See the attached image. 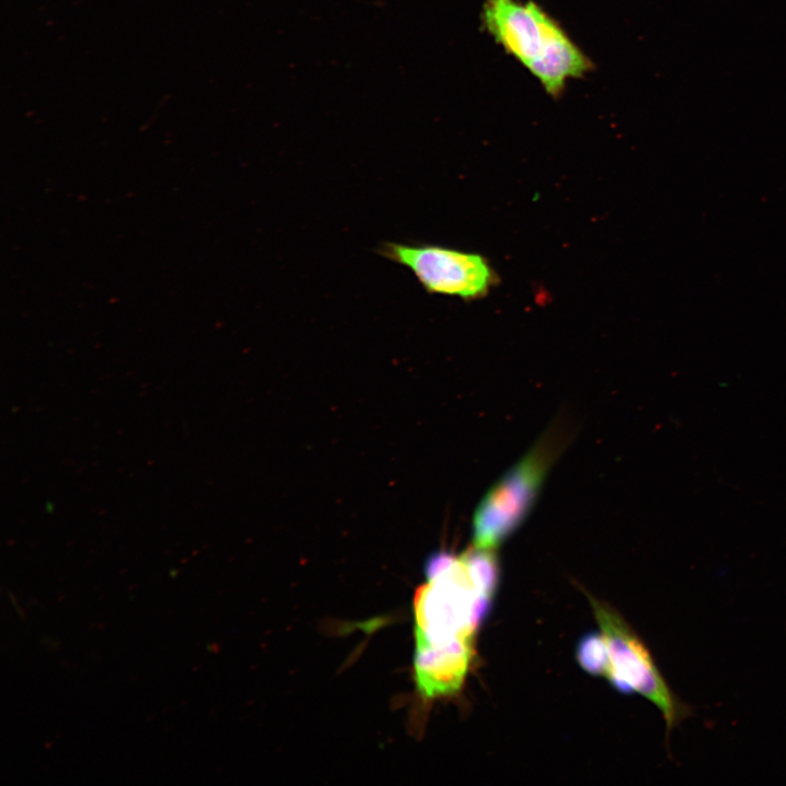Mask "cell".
Returning <instances> with one entry per match:
<instances>
[{
	"label": "cell",
	"mask_w": 786,
	"mask_h": 786,
	"mask_svg": "<svg viewBox=\"0 0 786 786\" xmlns=\"http://www.w3.org/2000/svg\"><path fill=\"white\" fill-rule=\"evenodd\" d=\"M481 25L493 40L558 98L594 66L559 22L534 1L485 0Z\"/></svg>",
	"instance_id": "6da1fadb"
},
{
	"label": "cell",
	"mask_w": 786,
	"mask_h": 786,
	"mask_svg": "<svg viewBox=\"0 0 786 786\" xmlns=\"http://www.w3.org/2000/svg\"><path fill=\"white\" fill-rule=\"evenodd\" d=\"M426 583L414 596L415 647L474 642L492 597L475 581L465 552L433 553L425 565Z\"/></svg>",
	"instance_id": "7a4b0ae2"
},
{
	"label": "cell",
	"mask_w": 786,
	"mask_h": 786,
	"mask_svg": "<svg viewBox=\"0 0 786 786\" xmlns=\"http://www.w3.org/2000/svg\"><path fill=\"white\" fill-rule=\"evenodd\" d=\"M572 429L567 418L556 419L488 489L473 515V546L497 550L525 522Z\"/></svg>",
	"instance_id": "3957f363"
},
{
	"label": "cell",
	"mask_w": 786,
	"mask_h": 786,
	"mask_svg": "<svg viewBox=\"0 0 786 786\" xmlns=\"http://www.w3.org/2000/svg\"><path fill=\"white\" fill-rule=\"evenodd\" d=\"M609 655L607 679L620 692H638L662 712L667 735L691 713L670 690L650 652L624 620L609 606L588 596Z\"/></svg>",
	"instance_id": "277c9868"
},
{
	"label": "cell",
	"mask_w": 786,
	"mask_h": 786,
	"mask_svg": "<svg viewBox=\"0 0 786 786\" xmlns=\"http://www.w3.org/2000/svg\"><path fill=\"white\" fill-rule=\"evenodd\" d=\"M382 258L408 269L430 295L479 299L497 282L490 263L479 253L436 243L385 241L377 248Z\"/></svg>",
	"instance_id": "5b68a950"
},
{
	"label": "cell",
	"mask_w": 786,
	"mask_h": 786,
	"mask_svg": "<svg viewBox=\"0 0 786 786\" xmlns=\"http://www.w3.org/2000/svg\"><path fill=\"white\" fill-rule=\"evenodd\" d=\"M473 656L472 641L415 647L414 678L420 695L437 699L458 691Z\"/></svg>",
	"instance_id": "8992f818"
},
{
	"label": "cell",
	"mask_w": 786,
	"mask_h": 786,
	"mask_svg": "<svg viewBox=\"0 0 786 786\" xmlns=\"http://www.w3.org/2000/svg\"><path fill=\"white\" fill-rule=\"evenodd\" d=\"M576 660L588 674L605 676L609 674V655L603 634L591 632L584 635L576 646Z\"/></svg>",
	"instance_id": "52a82bcc"
}]
</instances>
